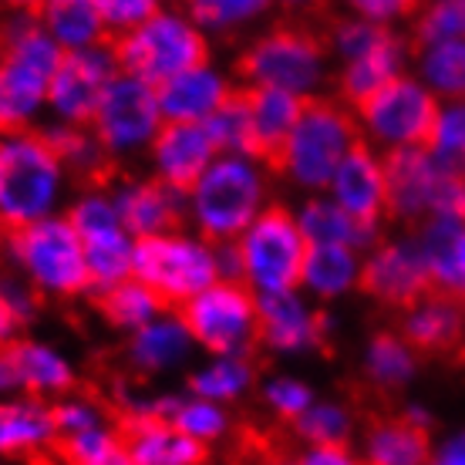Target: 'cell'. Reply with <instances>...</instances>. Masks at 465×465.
Listing matches in <instances>:
<instances>
[{
    "label": "cell",
    "mask_w": 465,
    "mask_h": 465,
    "mask_svg": "<svg viewBox=\"0 0 465 465\" xmlns=\"http://www.w3.org/2000/svg\"><path fill=\"white\" fill-rule=\"evenodd\" d=\"M439 98L411 74H401L381 92L354 108L361 139L368 145H381L384 152L395 149H429L435 125H439Z\"/></svg>",
    "instance_id": "cell-9"
},
{
    "label": "cell",
    "mask_w": 465,
    "mask_h": 465,
    "mask_svg": "<svg viewBox=\"0 0 465 465\" xmlns=\"http://www.w3.org/2000/svg\"><path fill=\"white\" fill-rule=\"evenodd\" d=\"M112 203L118 210L122 230L139 243L165 232H183L189 220V196H179L159 179H128L122 175L112 186Z\"/></svg>",
    "instance_id": "cell-14"
},
{
    "label": "cell",
    "mask_w": 465,
    "mask_h": 465,
    "mask_svg": "<svg viewBox=\"0 0 465 465\" xmlns=\"http://www.w3.org/2000/svg\"><path fill=\"white\" fill-rule=\"evenodd\" d=\"M35 7L41 27L61 51H88L108 45V31L98 17L94 0H45Z\"/></svg>",
    "instance_id": "cell-25"
},
{
    "label": "cell",
    "mask_w": 465,
    "mask_h": 465,
    "mask_svg": "<svg viewBox=\"0 0 465 465\" xmlns=\"http://www.w3.org/2000/svg\"><path fill=\"white\" fill-rule=\"evenodd\" d=\"M324 24L280 21L240 51L232 74L240 88H277V92L314 98L327 78Z\"/></svg>",
    "instance_id": "cell-1"
},
{
    "label": "cell",
    "mask_w": 465,
    "mask_h": 465,
    "mask_svg": "<svg viewBox=\"0 0 465 465\" xmlns=\"http://www.w3.org/2000/svg\"><path fill=\"white\" fill-rule=\"evenodd\" d=\"M11 351L17 361V374H21V391L27 398L45 401L51 395L54 401H61V398L74 395V388H78L74 368L54 348H47L41 341L17 338Z\"/></svg>",
    "instance_id": "cell-24"
},
{
    "label": "cell",
    "mask_w": 465,
    "mask_h": 465,
    "mask_svg": "<svg viewBox=\"0 0 465 465\" xmlns=\"http://www.w3.org/2000/svg\"><path fill=\"white\" fill-rule=\"evenodd\" d=\"M358 291L364 297H371L374 303L388 307V311H398V314H405L415 303L425 301L429 293H435L419 240L415 236L381 240L361 260Z\"/></svg>",
    "instance_id": "cell-12"
},
{
    "label": "cell",
    "mask_w": 465,
    "mask_h": 465,
    "mask_svg": "<svg viewBox=\"0 0 465 465\" xmlns=\"http://www.w3.org/2000/svg\"><path fill=\"white\" fill-rule=\"evenodd\" d=\"M94 4H98V17L105 24L108 37L132 35L163 11L155 0H94Z\"/></svg>",
    "instance_id": "cell-45"
},
{
    "label": "cell",
    "mask_w": 465,
    "mask_h": 465,
    "mask_svg": "<svg viewBox=\"0 0 465 465\" xmlns=\"http://www.w3.org/2000/svg\"><path fill=\"white\" fill-rule=\"evenodd\" d=\"M401 419L408 421V425H415V429H425L429 431L431 429V411L429 408H421V405H405L401 411H398Z\"/></svg>",
    "instance_id": "cell-52"
},
{
    "label": "cell",
    "mask_w": 465,
    "mask_h": 465,
    "mask_svg": "<svg viewBox=\"0 0 465 465\" xmlns=\"http://www.w3.org/2000/svg\"><path fill=\"white\" fill-rule=\"evenodd\" d=\"M442 41H465V0L429 4V7H419V14L411 17V35H408L411 54L421 47L442 45Z\"/></svg>",
    "instance_id": "cell-35"
},
{
    "label": "cell",
    "mask_w": 465,
    "mask_h": 465,
    "mask_svg": "<svg viewBox=\"0 0 465 465\" xmlns=\"http://www.w3.org/2000/svg\"><path fill=\"white\" fill-rule=\"evenodd\" d=\"M435 462L439 465H465V431L452 435V439H445V445L439 449L435 455Z\"/></svg>",
    "instance_id": "cell-50"
},
{
    "label": "cell",
    "mask_w": 465,
    "mask_h": 465,
    "mask_svg": "<svg viewBox=\"0 0 465 465\" xmlns=\"http://www.w3.org/2000/svg\"><path fill=\"white\" fill-rule=\"evenodd\" d=\"M118 442L122 439H118L115 429H88L78 431V435H58L51 452L61 465H92L98 459H105Z\"/></svg>",
    "instance_id": "cell-42"
},
{
    "label": "cell",
    "mask_w": 465,
    "mask_h": 465,
    "mask_svg": "<svg viewBox=\"0 0 465 465\" xmlns=\"http://www.w3.org/2000/svg\"><path fill=\"white\" fill-rule=\"evenodd\" d=\"M92 301H94V307H98V314L105 317L108 324L115 327V331H128V334L149 327L152 321H159V317L173 314V311H169L145 283H139V280H128V283H122V287H115V291H108V293H98Z\"/></svg>",
    "instance_id": "cell-32"
},
{
    "label": "cell",
    "mask_w": 465,
    "mask_h": 465,
    "mask_svg": "<svg viewBox=\"0 0 465 465\" xmlns=\"http://www.w3.org/2000/svg\"><path fill=\"white\" fill-rule=\"evenodd\" d=\"M364 465H431V439L401 415L371 419L364 431Z\"/></svg>",
    "instance_id": "cell-27"
},
{
    "label": "cell",
    "mask_w": 465,
    "mask_h": 465,
    "mask_svg": "<svg viewBox=\"0 0 465 465\" xmlns=\"http://www.w3.org/2000/svg\"><path fill=\"white\" fill-rule=\"evenodd\" d=\"M203 125H206V132H210V139L220 155H243V159L253 163V139H250V122H246V108H243V98H240V88H236L230 102H226L210 122H203Z\"/></svg>",
    "instance_id": "cell-38"
},
{
    "label": "cell",
    "mask_w": 465,
    "mask_h": 465,
    "mask_svg": "<svg viewBox=\"0 0 465 465\" xmlns=\"http://www.w3.org/2000/svg\"><path fill=\"white\" fill-rule=\"evenodd\" d=\"M193 344L216 358H253L256 344V293L246 283H213L210 291L175 311Z\"/></svg>",
    "instance_id": "cell-10"
},
{
    "label": "cell",
    "mask_w": 465,
    "mask_h": 465,
    "mask_svg": "<svg viewBox=\"0 0 465 465\" xmlns=\"http://www.w3.org/2000/svg\"><path fill=\"white\" fill-rule=\"evenodd\" d=\"M115 58L105 47H88V51H64L58 64V74L47 88V105L58 115V125L88 128L92 125L98 102L112 82H115Z\"/></svg>",
    "instance_id": "cell-13"
},
{
    "label": "cell",
    "mask_w": 465,
    "mask_h": 465,
    "mask_svg": "<svg viewBox=\"0 0 465 465\" xmlns=\"http://www.w3.org/2000/svg\"><path fill=\"white\" fill-rule=\"evenodd\" d=\"M270 11L263 0H193L186 17L199 31H232L246 21H256Z\"/></svg>",
    "instance_id": "cell-39"
},
{
    "label": "cell",
    "mask_w": 465,
    "mask_h": 465,
    "mask_svg": "<svg viewBox=\"0 0 465 465\" xmlns=\"http://www.w3.org/2000/svg\"><path fill=\"white\" fill-rule=\"evenodd\" d=\"M429 152L442 165L465 173V105H449L439 112V125H435Z\"/></svg>",
    "instance_id": "cell-43"
},
{
    "label": "cell",
    "mask_w": 465,
    "mask_h": 465,
    "mask_svg": "<svg viewBox=\"0 0 465 465\" xmlns=\"http://www.w3.org/2000/svg\"><path fill=\"white\" fill-rule=\"evenodd\" d=\"M250 122V139H253V163L267 165L277 173V163L283 155V145L291 139L293 125L303 115V102L297 94L277 92V88H240Z\"/></svg>",
    "instance_id": "cell-18"
},
{
    "label": "cell",
    "mask_w": 465,
    "mask_h": 465,
    "mask_svg": "<svg viewBox=\"0 0 465 465\" xmlns=\"http://www.w3.org/2000/svg\"><path fill=\"white\" fill-rule=\"evenodd\" d=\"M17 327H21V321L14 317L11 303L4 301V293H0V348H7V344L17 341Z\"/></svg>",
    "instance_id": "cell-51"
},
{
    "label": "cell",
    "mask_w": 465,
    "mask_h": 465,
    "mask_svg": "<svg viewBox=\"0 0 465 465\" xmlns=\"http://www.w3.org/2000/svg\"><path fill=\"white\" fill-rule=\"evenodd\" d=\"M173 425L189 439L213 445L230 431V415L223 411V405H213V401H203V398H186L179 415L173 419Z\"/></svg>",
    "instance_id": "cell-41"
},
{
    "label": "cell",
    "mask_w": 465,
    "mask_h": 465,
    "mask_svg": "<svg viewBox=\"0 0 465 465\" xmlns=\"http://www.w3.org/2000/svg\"><path fill=\"white\" fill-rule=\"evenodd\" d=\"M301 465H364L348 445H317L301 455Z\"/></svg>",
    "instance_id": "cell-48"
},
{
    "label": "cell",
    "mask_w": 465,
    "mask_h": 465,
    "mask_svg": "<svg viewBox=\"0 0 465 465\" xmlns=\"http://www.w3.org/2000/svg\"><path fill=\"white\" fill-rule=\"evenodd\" d=\"M0 250L11 256L21 277L35 287L41 297H78L88 293V267H84V243L64 216L14 230L0 240Z\"/></svg>",
    "instance_id": "cell-6"
},
{
    "label": "cell",
    "mask_w": 465,
    "mask_h": 465,
    "mask_svg": "<svg viewBox=\"0 0 465 465\" xmlns=\"http://www.w3.org/2000/svg\"><path fill=\"white\" fill-rule=\"evenodd\" d=\"M462 270H465V236H462Z\"/></svg>",
    "instance_id": "cell-54"
},
{
    "label": "cell",
    "mask_w": 465,
    "mask_h": 465,
    "mask_svg": "<svg viewBox=\"0 0 465 465\" xmlns=\"http://www.w3.org/2000/svg\"><path fill=\"white\" fill-rule=\"evenodd\" d=\"M115 431L135 465H206L210 445L189 439L183 431L142 411V401L115 415Z\"/></svg>",
    "instance_id": "cell-15"
},
{
    "label": "cell",
    "mask_w": 465,
    "mask_h": 465,
    "mask_svg": "<svg viewBox=\"0 0 465 465\" xmlns=\"http://www.w3.org/2000/svg\"><path fill=\"white\" fill-rule=\"evenodd\" d=\"M149 155L155 165V179L175 189L179 196H189L199 179L210 173V165L220 159L206 125H179V122H165L149 145Z\"/></svg>",
    "instance_id": "cell-16"
},
{
    "label": "cell",
    "mask_w": 465,
    "mask_h": 465,
    "mask_svg": "<svg viewBox=\"0 0 465 465\" xmlns=\"http://www.w3.org/2000/svg\"><path fill=\"white\" fill-rule=\"evenodd\" d=\"M64 179L68 173L45 128L0 135V240L54 216Z\"/></svg>",
    "instance_id": "cell-2"
},
{
    "label": "cell",
    "mask_w": 465,
    "mask_h": 465,
    "mask_svg": "<svg viewBox=\"0 0 465 465\" xmlns=\"http://www.w3.org/2000/svg\"><path fill=\"white\" fill-rule=\"evenodd\" d=\"M361 142L358 118L338 98H307L303 115L293 125L291 139L283 145V155L277 163V175L293 179L301 189H311L314 196H324L331 189V179L341 169V163L351 155V149Z\"/></svg>",
    "instance_id": "cell-3"
},
{
    "label": "cell",
    "mask_w": 465,
    "mask_h": 465,
    "mask_svg": "<svg viewBox=\"0 0 465 465\" xmlns=\"http://www.w3.org/2000/svg\"><path fill=\"white\" fill-rule=\"evenodd\" d=\"M419 82L435 98H449L452 105H465V41H442L415 51Z\"/></svg>",
    "instance_id": "cell-33"
},
{
    "label": "cell",
    "mask_w": 465,
    "mask_h": 465,
    "mask_svg": "<svg viewBox=\"0 0 465 465\" xmlns=\"http://www.w3.org/2000/svg\"><path fill=\"white\" fill-rule=\"evenodd\" d=\"M108 51L115 58L118 74L163 88L179 74L210 64V41L179 11H159L139 31L108 37Z\"/></svg>",
    "instance_id": "cell-4"
},
{
    "label": "cell",
    "mask_w": 465,
    "mask_h": 465,
    "mask_svg": "<svg viewBox=\"0 0 465 465\" xmlns=\"http://www.w3.org/2000/svg\"><path fill=\"white\" fill-rule=\"evenodd\" d=\"M293 435L301 439L307 449L317 445H348L354 435V415L338 401H321L311 405L301 419L293 421Z\"/></svg>",
    "instance_id": "cell-37"
},
{
    "label": "cell",
    "mask_w": 465,
    "mask_h": 465,
    "mask_svg": "<svg viewBox=\"0 0 465 465\" xmlns=\"http://www.w3.org/2000/svg\"><path fill=\"white\" fill-rule=\"evenodd\" d=\"M263 401L280 421L293 425L307 408L314 405V391L297 378H273V381L263 384Z\"/></svg>",
    "instance_id": "cell-46"
},
{
    "label": "cell",
    "mask_w": 465,
    "mask_h": 465,
    "mask_svg": "<svg viewBox=\"0 0 465 465\" xmlns=\"http://www.w3.org/2000/svg\"><path fill=\"white\" fill-rule=\"evenodd\" d=\"M189 348H193V338H189L186 324L175 314H165L159 321H152L149 327H142L132 334L128 341V364L135 371L155 374V371H169L179 361H186Z\"/></svg>",
    "instance_id": "cell-28"
},
{
    "label": "cell",
    "mask_w": 465,
    "mask_h": 465,
    "mask_svg": "<svg viewBox=\"0 0 465 465\" xmlns=\"http://www.w3.org/2000/svg\"><path fill=\"white\" fill-rule=\"evenodd\" d=\"M351 14L361 17V21L368 24H378V27H388L391 31V24L395 21H411L415 14H419V4H405V0H354L351 4Z\"/></svg>",
    "instance_id": "cell-47"
},
{
    "label": "cell",
    "mask_w": 465,
    "mask_h": 465,
    "mask_svg": "<svg viewBox=\"0 0 465 465\" xmlns=\"http://www.w3.org/2000/svg\"><path fill=\"white\" fill-rule=\"evenodd\" d=\"M64 220L74 226V232L82 236V243L84 240H94V236H108V232H125L108 193H78V199L64 213Z\"/></svg>",
    "instance_id": "cell-40"
},
{
    "label": "cell",
    "mask_w": 465,
    "mask_h": 465,
    "mask_svg": "<svg viewBox=\"0 0 465 465\" xmlns=\"http://www.w3.org/2000/svg\"><path fill=\"white\" fill-rule=\"evenodd\" d=\"M408 54H411L408 37L395 35L388 45H381L371 54L351 61V64H341L338 78H334V98H338L341 105H348L351 112L361 108L368 98L381 92L384 84H391L395 78L405 74Z\"/></svg>",
    "instance_id": "cell-22"
},
{
    "label": "cell",
    "mask_w": 465,
    "mask_h": 465,
    "mask_svg": "<svg viewBox=\"0 0 465 465\" xmlns=\"http://www.w3.org/2000/svg\"><path fill=\"white\" fill-rule=\"evenodd\" d=\"M92 465H135V459L128 455V449L122 442L112 449V452L105 455V459H98V462H92Z\"/></svg>",
    "instance_id": "cell-53"
},
{
    "label": "cell",
    "mask_w": 465,
    "mask_h": 465,
    "mask_svg": "<svg viewBox=\"0 0 465 465\" xmlns=\"http://www.w3.org/2000/svg\"><path fill=\"white\" fill-rule=\"evenodd\" d=\"M58 442V429L45 401H0V455H41Z\"/></svg>",
    "instance_id": "cell-26"
},
{
    "label": "cell",
    "mask_w": 465,
    "mask_h": 465,
    "mask_svg": "<svg viewBox=\"0 0 465 465\" xmlns=\"http://www.w3.org/2000/svg\"><path fill=\"white\" fill-rule=\"evenodd\" d=\"M431 465H439V462H431Z\"/></svg>",
    "instance_id": "cell-55"
},
{
    "label": "cell",
    "mask_w": 465,
    "mask_h": 465,
    "mask_svg": "<svg viewBox=\"0 0 465 465\" xmlns=\"http://www.w3.org/2000/svg\"><path fill=\"white\" fill-rule=\"evenodd\" d=\"M361 277V253L351 246H307L303 256V277L301 287L321 297L334 301L358 287Z\"/></svg>",
    "instance_id": "cell-29"
},
{
    "label": "cell",
    "mask_w": 465,
    "mask_h": 465,
    "mask_svg": "<svg viewBox=\"0 0 465 465\" xmlns=\"http://www.w3.org/2000/svg\"><path fill=\"white\" fill-rule=\"evenodd\" d=\"M364 378L371 384L374 391H398L405 388L415 371H419V354L408 348L398 331H378L371 334L368 348H364Z\"/></svg>",
    "instance_id": "cell-30"
},
{
    "label": "cell",
    "mask_w": 465,
    "mask_h": 465,
    "mask_svg": "<svg viewBox=\"0 0 465 465\" xmlns=\"http://www.w3.org/2000/svg\"><path fill=\"white\" fill-rule=\"evenodd\" d=\"M297 230L307 246H351L358 253H371L381 243V226H364L351 220L331 196H311L297 210Z\"/></svg>",
    "instance_id": "cell-23"
},
{
    "label": "cell",
    "mask_w": 465,
    "mask_h": 465,
    "mask_svg": "<svg viewBox=\"0 0 465 465\" xmlns=\"http://www.w3.org/2000/svg\"><path fill=\"white\" fill-rule=\"evenodd\" d=\"M391 37H395V31L361 21V17H327V27H324L327 51H334L341 58V64H351V61L371 54L381 45H388Z\"/></svg>",
    "instance_id": "cell-36"
},
{
    "label": "cell",
    "mask_w": 465,
    "mask_h": 465,
    "mask_svg": "<svg viewBox=\"0 0 465 465\" xmlns=\"http://www.w3.org/2000/svg\"><path fill=\"white\" fill-rule=\"evenodd\" d=\"M84 267H88V283L92 297L108 293L135 280V240L128 232H108L84 240Z\"/></svg>",
    "instance_id": "cell-31"
},
{
    "label": "cell",
    "mask_w": 465,
    "mask_h": 465,
    "mask_svg": "<svg viewBox=\"0 0 465 465\" xmlns=\"http://www.w3.org/2000/svg\"><path fill=\"white\" fill-rule=\"evenodd\" d=\"M51 419L58 435H78L88 429H105V408L98 405L92 395H68L61 401H51Z\"/></svg>",
    "instance_id": "cell-44"
},
{
    "label": "cell",
    "mask_w": 465,
    "mask_h": 465,
    "mask_svg": "<svg viewBox=\"0 0 465 465\" xmlns=\"http://www.w3.org/2000/svg\"><path fill=\"white\" fill-rule=\"evenodd\" d=\"M165 118L159 108V94L155 88L139 78H128V74H115V82L108 84L98 112H94L92 132L94 139L102 142V149L108 155H125V152L149 149L155 135L163 132Z\"/></svg>",
    "instance_id": "cell-11"
},
{
    "label": "cell",
    "mask_w": 465,
    "mask_h": 465,
    "mask_svg": "<svg viewBox=\"0 0 465 465\" xmlns=\"http://www.w3.org/2000/svg\"><path fill=\"white\" fill-rule=\"evenodd\" d=\"M232 92L236 88L210 64L186 71V74H179L173 82H165L163 88H155L163 118L165 122H179V125H203V122H210L230 102Z\"/></svg>",
    "instance_id": "cell-21"
},
{
    "label": "cell",
    "mask_w": 465,
    "mask_h": 465,
    "mask_svg": "<svg viewBox=\"0 0 465 465\" xmlns=\"http://www.w3.org/2000/svg\"><path fill=\"white\" fill-rule=\"evenodd\" d=\"M236 246L243 260V283L253 293H291L301 287L307 240L287 206H263Z\"/></svg>",
    "instance_id": "cell-8"
},
{
    "label": "cell",
    "mask_w": 465,
    "mask_h": 465,
    "mask_svg": "<svg viewBox=\"0 0 465 465\" xmlns=\"http://www.w3.org/2000/svg\"><path fill=\"white\" fill-rule=\"evenodd\" d=\"M135 280L175 314L193 297L220 283V270L210 243L189 232H165L135 243Z\"/></svg>",
    "instance_id": "cell-7"
},
{
    "label": "cell",
    "mask_w": 465,
    "mask_h": 465,
    "mask_svg": "<svg viewBox=\"0 0 465 465\" xmlns=\"http://www.w3.org/2000/svg\"><path fill=\"white\" fill-rule=\"evenodd\" d=\"M263 213V175L243 155H220L189 193V220L203 243H236Z\"/></svg>",
    "instance_id": "cell-5"
},
{
    "label": "cell",
    "mask_w": 465,
    "mask_h": 465,
    "mask_svg": "<svg viewBox=\"0 0 465 465\" xmlns=\"http://www.w3.org/2000/svg\"><path fill=\"white\" fill-rule=\"evenodd\" d=\"M7 391H21V374H17L11 344L0 348V395H7Z\"/></svg>",
    "instance_id": "cell-49"
},
{
    "label": "cell",
    "mask_w": 465,
    "mask_h": 465,
    "mask_svg": "<svg viewBox=\"0 0 465 465\" xmlns=\"http://www.w3.org/2000/svg\"><path fill=\"white\" fill-rule=\"evenodd\" d=\"M398 334L415 354L425 358H465V301L429 293L405 311Z\"/></svg>",
    "instance_id": "cell-17"
},
{
    "label": "cell",
    "mask_w": 465,
    "mask_h": 465,
    "mask_svg": "<svg viewBox=\"0 0 465 465\" xmlns=\"http://www.w3.org/2000/svg\"><path fill=\"white\" fill-rule=\"evenodd\" d=\"M256 344L273 354H303L321 348L317 314L291 293H256Z\"/></svg>",
    "instance_id": "cell-20"
},
{
    "label": "cell",
    "mask_w": 465,
    "mask_h": 465,
    "mask_svg": "<svg viewBox=\"0 0 465 465\" xmlns=\"http://www.w3.org/2000/svg\"><path fill=\"white\" fill-rule=\"evenodd\" d=\"M331 199L351 220L364 226H381L384 220V165L374 145L361 139L351 155L341 163V169L331 179Z\"/></svg>",
    "instance_id": "cell-19"
},
{
    "label": "cell",
    "mask_w": 465,
    "mask_h": 465,
    "mask_svg": "<svg viewBox=\"0 0 465 465\" xmlns=\"http://www.w3.org/2000/svg\"><path fill=\"white\" fill-rule=\"evenodd\" d=\"M256 381V364L253 358H216L206 364L203 371L189 374V395L223 405V401H236L246 395Z\"/></svg>",
    "instance_id": "cell-34"
}]
</instances>
